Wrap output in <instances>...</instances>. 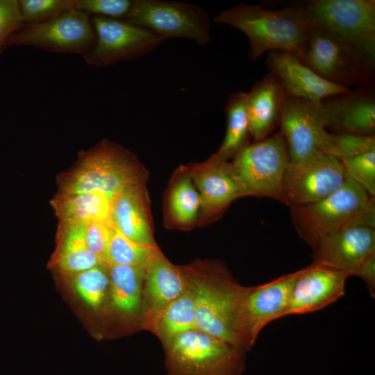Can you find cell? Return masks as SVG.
<instances>
[{
	"label": "cell",
	"instance_id": "6da1fadb",
	"mask_svg": "<svg viewBox=\"0 0 375 375\" xmlns=\"http://www.w3.org/2000/svg\"><path fill=\"white\" fill-rule=\"evenodd\" d=\"M142 169L130 151L108 140H103L81 151L75 164L58 176V193L98 192L112 200L124 188L144 183Z\"/></svg>",
	"mask_w": 375,
	"mask_h": 375
},
{
	"label": "cell",
	"instance_id": "7a4b0ae2",
	"mask_svg": "<svg viewBox=\"0 0 375 375\" xmlns=\"http://www.w3.org/2000/svg\"><path fill=\"white\" fill-rule=\"evenodd\" d=\"M213 21L246 35L252 60L274 51H288L301 60L309 37V29L288 8L269 10L241 3L222 10Z\"/></svg>",
	"mask_w": 375,
	"mask_h": 375
},
{
	"label": "cell",
	"instance_id": "3957f363",
	"mask_svg": "<svg viewBox=\"0 0 375 375\" xmlns=\"http://www.w3.org/2000/svg\"><path fill=\"white\" fill-rule=\"evenodd\" d=\"M289 207L297 233L311 248L342 228L373 226L375 222L374 197L348 178L317 201Z\"/></svg>",
	"mask_w": 375,
	"mask_h": 375
},
{
	"label": "cell",
	"instance_id": "277c9868",
	"mask_svg": "<svg viewBox=\"0 0 375 375\" xmlns=\"http://www.w3.org/2000/svg\"><path fill=\"white\" fill-rule=\"evenodd\" d=\"M309 30L354 47L371 65L375 58L374 0H311L288 7Z\"/></svg>",
	"mask_w": 375,
	"mask_h": 375
},
{
	"label": "cell",
	"instance_id": "5b68a950",
	"mask_svg": "<svg viewBox=\"0 0 375 375\" xmlns=\"http://www.w3.org/2000/svg\"><path fill=\"white\" fill-rule=\"evenodd\" d=\"M185 272L194 299L196 328L244 352L240 307L246 287L235 283L221 269L205 276Z\"/></svg>",
	"mask_w": 375,
	"mask_h": 375
},
{
	"label": "cell",
	"instance_id": "8992f818",
	"mask_svg": "<svg viewBox=\"0 0 375 375\" xmlns=\"http://www.w3.org/2000/svg\"><path fill=\"white\" fill-rule=\"evenodd\" d=\"M169 375H241L244 351L197 329L165 342Z\"/></svg>",
	"mask_w": 375,
	"mask_h": 375
},
{
	"label": "cell",
	"instance_id": "52a82bcc",
	"mask_svg": "<svg viewBox=\"0 0 375 375\" xmlns=\"http://www.w3.org/2000/svg\"><path fill=\"white\" fill-rule=\"evenodd\" d=\"M289 163L281 131L246 145L232 162L242 197H269L286 204L285 179Z\"/></svg>",
	"mask_w": 375,
	"mask_h": 375
},
{
	"label": "cell",
	"instance_id": "ba28073f",
	"mask_svg": "<svg viewBox=\"0 0 375 375\" xmlns=\"http://www.w3.org/2000/svg\"><path fill=\"white\" fill-rule=\"evenodd\" d=\"M145 28L165 40L186 38L206 45L210 40V23L206 11L194 4L161 0H134L124 19Z\"/></svg>",
	"mask_w": 375,
	"mask_h": 375
},
{
	"label": "cell",
	"instance_id": "9c48e42d",
	"mask_svg": "<svg viewBox=\"0 0 375 375\" xmlns=\"http://www.w3.org/2000/svg\"><path fill=\"white\" fill-rule=\"evenodd\" d=\"M96 40L90 15L73 9L44 22L24 24L8 38L6 46H34L83 57L92 50Z\"/></svg>",
	"mask_w": 375,
	"mask_h": 375
},
{
	"label": "cell",
	"instance_id": "30bf717a",
	"mask_svg": "<svg viewBox=\"0 0 375 375\" xmlns=\"http://www.w3.org/2000/svg\"><path fill=\"white\" fill-rule=\"evenodd\" d=\"M91 20L97 40L92 50L83 56L88 65L108 67L135 59L165 41L152 31L126 19L94 16Z\"/></svg>",
	"mask_w": 375,
	"mask_h": 375
},
{
	"label": "cell",
	"instance_id": "8fae6325",
	"mask_svg": "<svg viewBox=\"0 0 375 375\" xmlns=\"http://www.w3.org/2000/svg\"><path fill=\"white\" fill-rule=\"evenodd\" d=\"M340 161L324 152L289 163L285 179L288 206L317 201L340 188L347 180Z\"/></svg>",
	"mask_w": 375,
	"mask_h": 375
},
{
	"label": "cell",
	"instance_id": "7c38bea8",
	"mask_svg": "<svg viewBox=\"0 0 375 375\" xmlns=\"http://www.w3.org/2000/svg\"><path fill=\"white\" fill-rule=\"evenodd\" d=\"M279 124L290 162H298L324 151L329 132L326 127L322 102H311L285 94Z\"/></svg>",
	"mask_w": 375,
	"mask_h": 375
},
{
	"label": "cell",
	"instance_id": "4fadbf2b",
	"mask_svg": "<svg viewBox=\"0 0 375 375\" xmlns=\"http://www.w3.org/2000/svg\"><path fill=\"white\" fill-rule=\"evenodd\" d=\"M326 81L346 87L358 83L363 76L362 55L348 43L326 33L309 30L301 60Z\"/></svg>",
	"mask_w": 375,
	"mask_h": 375
},
{
	"label": "cell",
	"instance_id": "5bb4252c",
	"mask_svg": "<svg viewBox=\"0 0 375 375\" xmlns=\"http://www.w3.org/2000/svg\"><path fill=\"white\" fill-rule=\"evenodd\" d=\"M297 273L245 288L240 307V324L246 350L254 344L265 326L283 317Z\"/></svg>",
	"mask_w": 375,
	"mask_h": 375
},
{
	"label": "cell",
	"instance_id": "9a60e30c",
	"mask_svg": "<svg viewBox=\"0 0 375 375\" xmlns=\"http://www.w3.org/2000/svg\"><path fill=\"white\" fill-rule=\"evenodd\" d=\"M350 276L346 272L316 261L299 270L283 317L315 312L334 303L344 295Z\"/></svg>",
	"mask_w": 375,
	"mask_h": 375
},
{
	"label": "cell",
	"instance_id": "2e32d148",
	"mask_svg": "<svg viewBox=\"0 0 375 375\" xmlns=\"http://www.w3.org/2000/svg\"><path fill=\"white\" fill-rule=\"evenodd\" d=\"M312 249L314 261L357 276L362 265L375 256V229L347 226L322 238Z\"/></svg>",
	"mask_w": 375,
	"mask_h": 375
},
{
	"label": "cell",
	"instance_id": "e0dca14e",
	"mask_svg": "<svg viewBox=\"0 0 375 375\" xmlns=\"http://www.w3.org/2000/svg\"><path fill=\"white\" fill-rule=\"evenodd\" d=\"M267 65L289 97L311 102H322L330 97L351 92L318 76L295 55L283 51L269 52Z\"/></svg>",
	"mask_w": 375,
	"mask_h": 375
},
{
	"label": "cell",
	"instance_id": "ac0fdd59",
	"mask_svg": "<svg viewBox=\"0 0 375 375\" xmlns=\"http://www.w3.org/2000/svg\"><path fill=\"white\" fill-rule=\"evenodd\" d=\"M188 171L199 190L201 208L207 215L217 214L242 197L232 162L216 153Z\"/></svg>",
	"mask_w": 375,
	"mask_h": 375
},
{
	"label": "cell",
	"instance_id": "d6986e66",
	"mask_svg": "<svg viewBox=\"0 0 375 375\" xmlns=\"http://www.w3.org/2000/svg\"><path fill=\"white\" fill-rule=\"evenodd\" d=\"M109 221L112 227L133 241L155 243L144 183L126 187L113 198Z\"/></svg>",
	"mask_w": 375,
	"mask_h": 375
},
{
	"label": "cell",
	"instance_id": "ffe728a7",
	"mask_svg": "<svg viewBox=\"0 0 375 375\" xmlns=\"http://www.w3.org/2000/svg\"><path fill=\"white\" fill-rule=\"evenodd\" d=\"M322 108L326 128L337 133L374 135L375 101L372 95L350 92L322 101Z\"/></svg>",
	"mask_w": 375,
	"mask_h": 375
},
{
	"label": "cell",
	"instance_id": "44dd1931",
	"mask_svg": "<svg viewBox=\"0 0 375 375\" xmlns=\"http://www.w3.org/2000/svg\"><path fill=\"white\" fill-rule=\"evenodd\" d=\"M247 93L250 135L255 142L260 141L268 137L279 124L285 94L270 72Z\"/></svg>",
	"mask_w": 375,
	"mask_h": 375
},
{
	"label": "cell",
	"instance_id": "7402d4cb",
	"mask_svg": "<svg viewBox=\"0 0 375 375\" xmlns=\"http://www.w3.org/2000/svg\"><path fill=\"white\" fill-rule=\"evenodd\" d=\"M85 224L58 223L57 247L50 265L63 274H76L97 266L105 260L90 250L85 239Z\"/></svg>",
	"mask_w": 375,
	"mask_h": 375
},
{
	"label": "cell",
	"instance_id": "603a6c76",
	"mask_svg": "<svg viewBox=\"0 0 375 375\" xmlns=\"http://www.w3.org/2000/svg\"><path fill=\"white\" fill-rule=\"evenodd\" d=\"M144 296L149 310L163 308L189 288L185 272L160 256L145 269Z\"/></svg>",
	"mask_w": 375,
	"mask_h": 375
},
{
	"label": "cell",
	"instance_id": "cb8c5ba5",
	"mask_svg": "<svg viewBox=\"0 0 375 375\" xmlns=\"http://www.w3.org/2000/svg\"><path fill=\"white\" fill-rule=\"evenodd\" d=\"M144 325L165 343L182 333L197 329L194 299L190 284L188 290L163 308L148 309Z\"/></svg>",
	"mask_w": 375,
	"mask_h": 375
},
{
	"label": "cell",
	"instance_id": "d4e9b609",
	"mask_svg": "<svg viewBox=\"0 0 375 375\" xmlns=\"http://www.w3.org/2000/svg\"><path fill=\"white\" fill-rule=\"evenodd\" d=\"M112 199L106 194L85 192L75 194L57 193L50 203L58 223L110 222Z\"/></svg>",
	"mask_w": 375,
	"mask_h": 375
},
{
	"label": "cell",
	"instance_id": "484cf974",
	"mask_svg": "<svg viewBox=\"0 0 375 375\" xmlns=\"http://www.w3.org/2000/svg\"><path fill=\"white\" fill-rule=\"evenodd\" d=\"M225 110L226 134L216 154L228 160L248 144L247 142L250 131L247 112V93L240 92L231 94Z\"/></svg>",
	"mask_w": 375,
	"mask_h": 375
},
{
	"label": "cell",
	"instance_id": "4316f807",
	"mask_svg": "<svg viewBox=\"0 0 375 375\" xmlns=\"http://www.w3.org/2000/svg\"><path fill=\"white\" fill-rule=\"evenodd\" d=\"M107 268L115 307L124 312H134L140 306L146 270L139 267L119 265H109Z\"/></svg>",
	"mask_w": 375,
	"mask_h": 375
},
{
	"label": "cell",
	"instance_id": "83f0119b",
	"mask_svg": "<svg viewBox=\"0 0 375 375\" xmlns=\"http://www.w3.org/2000/svg\"><path fill=\"white\" fill-rule=\"evenodd\" d=\"M159 248L153 244H142L133 241L114 227L106 253V266L109 265H128L144 268L162 256Z\"/></svg>",
	"mask_w": 375,
	"mask_h": 375
},
{
	"label": "cell",
	"instance_id": "f1b7e54d",
	"mask_svg": "<svg viewBox=\"0 0 375 375\" xmlns=\"http://www.w3.org/2000/svg\"><path fill=\"white\" fill-rule=\"evenodd\" d=\"M169 206L171 214L178 223L187 224L195 219L201 200L188 173L181 176L172 188Z\"/></svg>",
	"mask_w": 375,
	"mask_h": 375
},
{
	"label": "cell",
	"instance_id": "f546056e",
	"mask_svg": "<svg viewBox=\"0 0 375 375\" xmlns=\"http://www.w3.org/2000/svg\"><path fill=\"white\" fill-rule=\"evenodd\" d=\"M106 265L97 266L76 274L72 277L76 291L89 306L98 307L104 299L110 283Z\"/></svg>",
	"mask_w": 375,
	"mask_h": 375
},
{
	"label": "cell",
	"instance_id": "4dcf8cb0",
	"mask_svg": "<svg viewBox=\"0 0 375 375\" xmlns=\"http://www.w3.org/2000/svg\"><path fill=\"white\" fill-rule=\"evenodd\" d=\"M374 149V135L329 133L323 152L341 160Z\"/></svg>",
	"mask_w": 375,
	"mask_h": 375
},
{
	"label": "cell",
	"instance_id": "1f68e13d",
	"mask_svg": "<svg viewBox=\"0 0 375 375\" xmlns=\"http://www.w3.org/2000/svg\"><path fill=\"white\" fill-rule=\"evenodd\" d=\"M347 177L375 195V149L340 160Z\"/></svg>",
	"mask_w": 375,
	"mask_h": 375
},
{
	"label": "cell",
	"instance_id": "d6a6232c",
	"mask_svg": "<svg viewBox=\"0 0 375 375\" xmlns=\"http://www.w3.org/2000/svg\"><path fill=\"white\" fill-rule=\"evenodd\" d=\"M24 24L44 22L74 9V0H20Z\"/></svg>",
	"mask_w": 375,
	"mask_h": 375
},
{
	"label": "cell",
	"instance_id": "836d02e7",
	"mask_svg": "<svg viewBox=\"0 0 375 375\" xmlns=\"http://www.w3.org/2000/svg\"><path fill=\"white\" fill-rule=\"evenodd\" d=\"M132 2L130 0H74V9L94 16L124 19Z\"/></svg>",
	"mask_w": 375,
	"mask_h": 375
},
{
	"label": "cell",
	"instance_id": "e575fe53",
	"mask_svg": "<svg viewBox=\"0 0 375 375\" xmlns=\"http://www.w3.org/2000/svg\"><path fill=\"white\" fill-rule=\"evenodd\" d=\"M24 24L19 1L0 0V49L8 38Z\"/></svg>",
	"mask_w": 375,
	"mask_h": 375
},
{
	"label": "cell",
	"instance_id": "d590c367",
	"mask_svg": "<svg viewBox=\"0 0 375 375\" xmlns=\"http://www.w3.org/2000/svg\"><path fill=\"white\" fill-rule=\"evenodd\" d=\"M112 229L110 222H93L87 224L85 226V239L88 247L101 256L105 262Z\"/></svg>",
	"mask_w": 375,
	"mask_h": 375
},
{
	"label": "cell",
	"instance_id": "8d00e7d4",
	"mask_svg": "<svg viewBox=\"0 0 375 375\" xmlns=\"http://www.w3.org/2000/svg\"><path fill=\"white\" fill-rule=\"evenodd\" d=\"M357 276L366 283L367 288L372 297L375 295V256L370 258L360 268Z\"/></svg>",
	"mask_w": 375,
	"mask_h": 375
}]
</instances>
